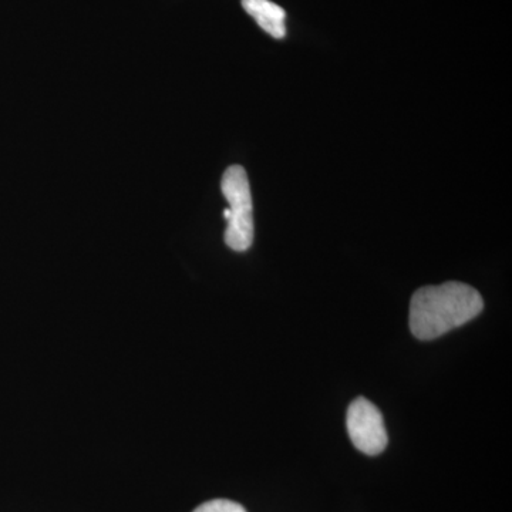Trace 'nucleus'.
Listing matches in <instances>:
<instances>
[{
    "mask_svg": "<svg viewBox=\"0 0 512 512\" xmlns=\"http://www.w3.org/2000/svg\"><path fill=\"white\" fill-rule=\"evenodd\" d=\"M484 309L480 292L461 282L424 286L410 303V329L420 340H433L477 318Z\"/></svg>",
    "mask_w": 512,
    "mask_h": 512,
    "instance_id": "nucleus-1",
    "label": "nucleus"
},
{
    "mask_svg": "<svg viewBox=\"0 0 512 512\" xmlns=\"http://www.w3.org/2000/svg\"><path fill=\"white\" fill-rule=\"evenodd\" d=\"M221 190L229 205L225 244L237 252L247 251L254 242V207L244 167H229L222 177Z\"/></svg>",
    "mask_w": 512,
    "mask_h": 512,
    "instance_id": "nucleus-2",
    "label": "nucleus"
},
{
    "mask_svg": "<svg viewBox=\"0 0 512 512\" xmlns=\"http://www.w3.org/2000/svg\"><path fill=\"white\" fill-rule=\"evenodd\" d=\"M346 427L352 443L366 456L383 453L389 443L382 413L365 397H359L350 404Z\"/></svg>",
    "mask_w": 512,
    "mask_h": 512,
    "instance_id": "nucleus-3",
    "label": "nucleus"
},
{
    "mask_svg": "<svg viewBox=\"0 0 512 512\" xmlns=\"http://www.w3.org/2000/svg\"><path fill=\"white\" fill-rule=\"evenodd\" d=\"M245 12L275 39H284L286 35V12L271 0H242Z\"/></svg>",
    "mask_w": 512,
    "mask_h": 512,
    "instance_id": "nucleus-4",
    "label": "nucleus"
},
{
    "mask_svg": "<svg viewBox=\"0 0 512 512\" xmlns=\"http://www.w3.org/2000/svg\"><path fill=\"white\" fill-rule=\"evenodd\" d=\"M194 512H247V510L234 501L212 500L200 505Z\"/></svg>",
    "mask_w": 512,
    "mask_h": 512,
    "instance_id": "nucleus-5",
    "label": "nucleus"
}]
</instances>
